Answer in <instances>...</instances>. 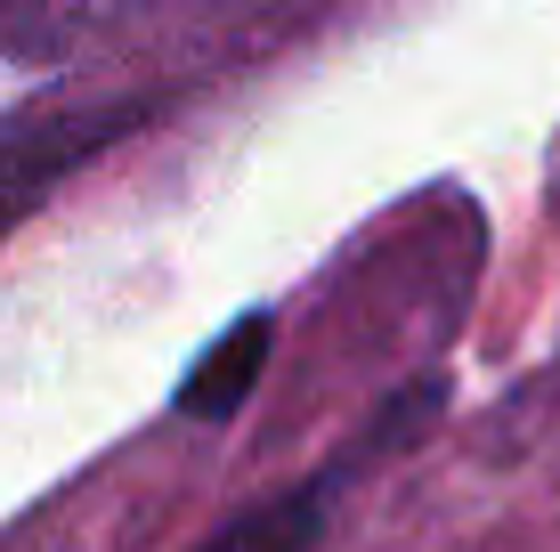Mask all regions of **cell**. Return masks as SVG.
<instances>
[{
    "label": "cell",
    "mask_w": 560,
    "mask_h": 552,
    "mask_svg": "<svg viewBox=\"0 0 560 552\" xmlns=\"http://www.w3.org/2000/svg\"><path fill=\"white\" fill-rule=\"evenodd\" d=\"M268 341H277V326H268V309H244L236 326H228L211 350L196 357V374L179 383V414H203V423H220V414H236L244 398H253L260 366H268Z\"/></svg>",
    "instance_id": "6da1fadb"
},
{
    "label": "cell",
    "mask_w": 560,
    "mask_h": 552,
    "mask_svg": "<svg viewBox=\"0 0 560 552\" xmlns=\"http://www.w3.org/2000/svg\"><path fill=\"white\" fill-rule=\"evenodd\" d=\"M325 504H334V480H301V488H284V496L244 504L236 520H228L220 537H203L196 552H317L325 520H334Z\"/></svg>",
    "instance_id": "7a4b0ae2"
}]
</instances>
